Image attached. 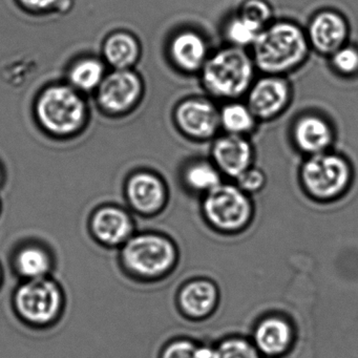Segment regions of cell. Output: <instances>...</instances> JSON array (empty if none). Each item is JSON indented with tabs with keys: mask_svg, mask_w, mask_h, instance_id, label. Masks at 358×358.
<instances>
[{
	"mask_svg": "<svg viewBox=\"0 0 358 358\" xmlns=\"http://www.w3.org/2000/svg\"><path fill=\"white\" fill-rule=\"evenodd\" d=\"M211 358H259L257 350L243 339L232 338L223 341L213 351Z\"/></svg>",
	"mask_w": 358,
	"mask_h": 358,
	"instance_id": "cell-25",
	"label": "cell"
},
{
	"mask_svg": "<svg viewBox=\"0 0 358 358\" xmlns=\"http://www.w3.org/2000/svg\"><path fill=\"white\" fill-rule=\"evenodd\" d=\"M255 66L242 48L232 45L217 52L206 60L201 70L203 85L215 97H240L252 85Z\"/></svg>",
	"mask_w": 358,
	"mask_h": 358,
	"instance_id": "cell-2",
	"label": "cell"
},
{
	"mask_svg": "<svg viewBox=\"0 0 358 358\" xmlns=\"http://www.w3.org/2000/svg\"><path fill=\"white\" fill-rule=\"evenodd\" d=\"M238 186L245 192H257L264 187L266 183L265 175L261 169H250L241 173L238 178Z\"/></svg>",
	"mask_w": 358,
	"mask_h": 358,
	"instance_id": "cell-29",
	"label": "cell"
},
{
	"mask_svg": "<svg viewBox=\"0 0 358 358\" xmlns=\"http://www.w3.org/2000/svg\"><path fill=\"white\" fill-rule=\"evenodd\" d=\"M347 35V22L341 14L334 11H322L310 22L308 38L316 51L333 54L343 47Z\"/></svg>",
	"mask_w": 358,
	"mask_h": 358,
	"instance_id": "cell-12",
	"label": "cell"
},
{
	"mask_svg": "<svg viewBox=\"0 0 358 358\" xmlns=\"http://www.w3.org/2000/svg\"><path fill=\"white\" fill-rule=\"evenodd\" d=\"M104 66L97 59L81 60L71 69L69 78L74 89L90 92L99 87L104 79Z\"/></svg>",
	"mask_w": 358,
	"mask_h": 358,
	"instance_id": "cell-22",
	"label": "cell"
},
{
	"mask_svg": "<svg viewBox=\"0 0 358 358\" xmlns=\"http://www.w3.org/2000/svg\"><path fill=\"white\" fill-rule=\"evenodd\" d=\"M141 94V80L135 73L116 70L104 77L99 87L98 100L104 110L119 114L134 106Z\"/></svg>",
	"mask_w": 358,
	"mask_h": 358,
	"instance_id": "cell-8",
	"label": "cell"
},
{
	"mask_svg": "<svg viewBox=\"0 0 358 358\" xmlns=\"http://www.w3.org/2000/svg\"><path fill=\"white\" fill-rule=\"evenodd\" d=\"M257 348L268 355L282 353L288 348L292 337L290 326L282 318L263 320L255 331Z\"/></svg>",
	"mask_w": 358,
	"mask_h": 358,
	"instance_id": "cell-17",
	"label": "cell"
},
{
	"mask_svg": "<svg viewBox=\"0 0 358 358\" xmlns=\"http://www.w3.org/2000/svg\"><path fill=\"white\" fill-rule=\"evenodd\" d=\"M213 158L220 171L229 177L238 178L251 167L252 146L244 136L228 134L213 144Z\"/></svg>",
	"mask_w": 358,
	"mask_h": 358,
	"instance_id": "cell-11",
	"label": "cell"
},
{
	"mask_svg": "<svg viewBox=\"0 0 358 358\" xmlns=\"http://www.w3.org/2000/svg\"><path fill=\"white\" fill-rule=\"evenodd\" d=\"M252 47L255 66L263 72L276 75L293 70L305 60L309 41L296 24L278 22L265 27Z\"/></svg>",
	"mask_w": 358,
	"mask_h": 358,
	"instance_id": "cell-1",
	"label": "cell"
},
{
	"mask_svg": "<svg viewBox=\"0 0 358 358\" xmlns=\"http://www.w3.org/2000/svg\"><path fill=\"white\" fill-rule=\"evenodd\" d=\"M62 303L59 286L48 278L27 280L14 296L17 313L35 326H45L54 322L62 311Z\"/></svg>",
	"mask_w": 358,
	"mask_h": 358,
	"instance_id": "cell-6",
	"label": "cell"
},
{
	"mask_svg": "<svg viewBox=\"0 0 358 358\" xmlns=\"http://www.w3.org/2000/svg\"><path fill=\"white\" fill-rule=\"evenodd\" d=\"M16 272L27 280L47 278L52 269L49 251L36 244L20 248L14 257Z\"/></svg>",
	"mask_w": 358,
	"mask_h": 358,
	"instance_id": "cell-18",
	"label": "cell"
},
{
	"mask_svg": "<svg viewBox=\"0 0 358 358\" xmlns=\"http://www.w3.org/2000/svg\"><path fill=\"white\" fill-rule=\"evenodd\" d=\"M332 64L341 74H354L358 71V50L353 47H341L332 54Z\"/></svg>",
	"mask_w": 358,
	"mask_h": 358,
	"instance_id": "cell-28",
	"label": "cell"
},
{
	"mask_svg": "<svg viewBox=\"0 0 358 358\" xmlns=\"http://www.w3.org/2000/svg\"><path fill=\"white\" fill-rule=\"evenodd\" d=\"M213 351L201 349L188 341H178L171 343L163 354V358H211Z\"/></svg>",
	"mask_w": 358,
	"mask_h": 358,
	"instance_id": "cell-27",
	"label": "cell"
},
{
	"mask_svg": "<svg viewBox=\"0 0 358 358\" xmlns=\"http://www.w3.org/2000/svg\"><path fill=\"white\" fill-rule=\"evenodd\" d=\"M263 29L238 14L226 26V37L234 47H247L253 45Z\"/></svg>",
	"mask_w": 358,
	"mask_h": 358,
	"instance_id": "cell-24",
	"label": "cell"
},
{
	"mask_svg": "<svg viewBox=\"0 0 358 358\" xmlns=\"http://www.w3.org/2000/svg\"><path fill=\"white\" fill-rule=\"evenodd\" d=\"M184 180L188 187L206 194L221 184L217 167L204 161L189 165L184 173Z\"/></svg>",
	"mask_w": 358,
	"mask_h": 358,
	"instance_id": "cell-23",
	"label": "cell"
},
{
	"mask_svg": "<svg viewBox=\"0 0 358 358\" xmlns=\"http://www.w3.org/2000/svg\"><path fill=\"white\" fill-rule=\"evenodd\" d=\"M22 1L27 7L39 10L47 9L56 3V0H22Z\"/></svg>",
	"mask_w": 358,
	"mask_h": 358,
	"instance_id": "cell-30",
	"label": "cell"
},
{
	"mask_svg": "<svg viewBox=\"0 0 358 358\" xmlns=\"http://www.w3.org/2000/svg\"><path fill=\"white\" fill-rule=\"evenodd\" d=\"M290 98V89L286 81L280 77H264L251 85L248 104L255 118H273L286 108Z\"/></svg>",
	"mask_w": 358,
	"mask_h": 358,
	"instance_id": "cell-10",
	"label": "cell"
},
{
	"mask_svg": "<svg viewBox=\"0 0 358 358\" xmlns=\"http://www.w3.org/2000/svg\"><path fill=\"white\" fill-rule=\"evenodd\" d=\"M0 278H1V271H0Z\"/></svg>",
	"mask_w": 358,
	"mask_h": 358,
	"instance_id": "cell-32",
	"label": "cell"
},
{
	"mask_svg": "<svg viewBox=\"0 0 358 358\" xmlns=\"http://www.w3.org/2000/svg\"><path fill=\"white\" fill-rule=\"evenodd\" d=\"M176 123L188 137L206 140L219 129L220 112L211 102L204 99H188L176 108Z\"/></svg>",
	"mask_w": 358,
	"mask_h": 358,
	"instance_id": "cell-9",
	"label": "cell"
},
{
	"mask_svg": "<svg viewBox=\"0 0 358 358\" xmlns=\"http://www.w3.org/2000/svg\"><path fill=\"white\" fill-rule=\"evenodd\" d=\"M171 59L184 72L202 70L206 60L207 45L202 36L192 31H184L173 37L169 47Z\"/></svg>",
	"mask_w": 358,
	"mask_h": 358,
	"instance_id": "cell-15",
	"label": "cell"
},
{
	"mask_svg": "<svg viewBox=\"0 0 358 358\" xmlns=\"http://www.w3.org/2000/svg\"><path fill=\"white\" fill-rule=\"evenodd\" d=\"M127 199L131 206L144 215L157 213L166 200L164 183L154 173H138L127 182Z\"/></svg>",
	"mask_w": 358,
	"mask_h": 358,
	"instance_id": "cell-14",
	"label": "cell"
},
{
	"mask_svg": "<svg viewBox=\"0 0 358 358\" xmlns=\"http://www.w3.org/2000/svg\"><path fill=\"white\" fill-rule=\"evenodd\" d=\"M139 53L137 41L125 33L113 35L104 45L106 62L117 70H127L137 62Z\"/></svg>",
	"mask_w": 358,
	"mask_h": 358,
	"instance_id": "cell-20",
	"label": "cell"
},
{
	"mask_svg": "<svg viewBox=\"0 0 358 358\" xmlns=\"http://www.w3.org/2000/svg\"><path fill=\"white\" fill-rule=\"evenodd\" d=\"M37 116L51 133L66 135L83 124L87 108L73 87L54 85L45 90L37 102Z\"/></svg>",
	"mask_w": 358,
	"mask_h": 358,
	"instance_id": "cell-3",
	"label": "cell"
},
{
	"mask_svg": "<svg viewBox=\"0 0 358 358\" xmlns=\"http://www.w3.org/2000/svg\"><path fill=\"white\" fill-rule=\"evenodd\" d=\"M220 122L228 134L243 136L255 127V117L248 106L234 102L222 108Z\"/></svg>",
	"mask_w": 358,
	"mask_h": 358,
	"instance_id": "cell-21",
	"label": "cell"
},
{
	"mask_svg": "<svg viewBox=\"0 0 358 358\" xmlns=\"http://www.w3.org/2000/svg\"><path fill=\"white\" fill-rule=\"evenodd\" d=\"M0 181H1V173H0Z\"/></svg>",
	"mask_w": 358,
	"mask_h": 358,
	"instance_id": "cell-31",
	"label": "cell"
},
{
	"mask_svg": "<svg viewBox=\"0 0 358 358\" xmlns=\"http://www.w3.org/2000/svg\"><path fill=\"white\" fill-rule=\"evenodd\" d=\"M351 171L343 157L330 152L311 155L301 167V178L310 196L331 200L341 196L349 185Z\"/></svg>",
	"mask_w": 358,
	"mask_h": 358,
	"instance_id": "cell-4",
	"label": "cell"
},
{
	"mask_svg": "<svg viewBox=\"0 0 358 358\" xmlns=\"http://www.w3.org/2000/svg\"><path fill=\"white\" fill-rule=\"evenodd\" d=\"M238 15L265 28L272 16V10L265 0H246L241 6Z\"/></svg>",
	"mask_w": 358,
	"mask_h": 358,
	"instance_id": "cell-26",
	"label": "cell"
},
{
	"mask_svg": "<svg viewBox=\"0 0 358 358\" xmlns=\"http://www.w3.org/2000/svg\"><path fill=\"white\" fill-rule=\"evenodd\" d=\"M205 217L222 230L243 227L251 217V203L246 192L238 186L220 184L207 192L203 202Z\"/></svg>",
	"mask_w": 358,
	"mask_h": 358,
	"instance_id": "cell-7",
	"label": "cell"
},
{
	"mask_svg": "<svg viewBox=\"0 0 358 358\" xmlns=\"http://www.w3.org/2000/svg\"><path fill=\"white\" fill-rule=\"evenodd\" d=\"M91 228L94 236L102 244L117 246L131 238L133 222L123 209L104 206L94 213Z\"/></svg>",
	"mask_w": 358,
	"mask_h": 358,
	"instance_id": "cell-13",
	"label": "cell"
},
{
	"mask_svg": "<svg viewBox=\"0 0 358 358\" xmlns=\"http://www.w3.org/2000/svg\"><path fill=\"white\" fill-rule=\"evenodd\" d=\"M293 138L301 152L316 155L327 152L332 143L333 133L326 120L315 115H307L295 123Z\"/></svg>",
	"mask_w": 358,
	"mask_h": 358,
	"instance_id": "cell-16",
	"label": "cell"
},
{
	"mask_svg": "<svg viewBox=\"0 0 358 358\" xmlns=\"http://www.w3.org/2000/svg\"><path fill=\"white\" fill-rule=\"evenodd\" d=\"M122 262L136 275L154 278L165 273L176 259L173 244L157 234L131 236L123 246Z\"/></svg>",
	"mask_w": 358,
	"mask_h": 358,
	"instance_id": "cell-5",
	"label": "cell"
},
{
	"mask_svg": "<svg viewBox=\"0 0 358 358\" xmlns=\"http://www.w3.org/2000/svg\"><path fill=\"white\" fill-rule=\"evenodd\" d=\"M217 301L215 286L206 280H196L184 287L180 294V303L187 315L202 317L213 309Z\"/></svg>",
	"mask_w": 358,
	"mask_h": 358,
	"instance_id": "cell-19",
	"label": "cell"
}]
</instances>
